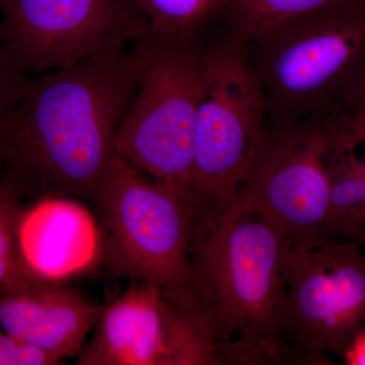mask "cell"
<instances>
[{
	"mask_svg": "<svg viewBox=\"0 0 365 365\" xmlns=\"http://www.w3.org/2000/svg\"><path fill=\"white\" fill-rule=\"evenodd\" d=\"M343 360L346 364L365 365V332L357 338Z\"/></svg>",
	"mask_w": 365,
	"mask_h": 365,
	"instance_id": "20",
	"label": "cell"
},
{
	"mask_svg": "<svg viewBox=\"0 0 365 365\" xmlns=\"http://www.w3.org/2000/svg\"><path fill=\"white\" fill-rule=\"evenodd\" d=\"M30 73L9 59L0 40V127L30 85Z\"/></svg>",
	"mask_w": 365,
	"mask_h": 365,
	"instance_id": "17",
	"label": "cell"
},
{
	"mask_svg": "<svg viewBox=\"0 0 365 365\" xmlns=\"http://www.w3.org/2000/svg\"><path fill=\"white\" fill-rule=\"evenodd\" d=\"M334 0H234L225 21L228 34L248 41L275 24L309 13Z\"/></svg>",
	"mask_w": 365,
	"mask_h": 365,
	"instance_id": "15",
	"label": "cell"
},
{
	"mask_svg": "<svg viewBox=\"0 0 365 365\" xmlns=\"http://www.w3.org/2000/svg\"><path fill=\"white\" fill-rule=\"evenodd\" d=\"M78 365H222L202 327L162 288L134 283L103 307Z\"/></svg>",
	"mask_w": 365,
	"mask_h": 365,
	"instance_id": "10",
	"label": "cell"
},
{
	"mask_svg": "<svg viewBox=\"0 0 365 365\" xmlns=\"http://www.w3.org/2000/svg\"><path fill=\"white\" fill-rule=\"evenodd\" d=\"M205 91L197 114L191 210L193 220L234 207L267 128V103L249 43L228 34L204 48Z\"/></svg>",
	"mask_w": 365,
	"mask_h": 365,
	"instance_id": "6",
	"label": "cell"
},
{
	"mask_svg": "<svg viewBox=\"0 0 365 365\" xmlns=\"http://www.w3.org/2000/svg\"><path fill=\"white\" fill-rule=\"evenodd\" d=\"M330 205L325 240L365 244V135L349 117L326 155Z\"/></svg>",
	"mask_w": 365,
	"mask_h": 365,
	"instance_id": "13",
	"label": "cell"
},
{
	"mask_svg": "<svg viewBox=\"0 0 365 365\" xmlns=\"http://www.w3.org/2000/svg\"><path fill=\"white\" fill-rule=\"evenodd\" d=\"M365 332V256L351 241L292 252L278 364L332 365Z\"/></svg>",
	"mask_w": 365,
	"mask_h": 365,
	"instance_id": "8",
	"label": "cell"
},
{
	"mask_svg": "<svg viewBox=\"0 0 365 365\" xmlns=\"http://www.w3.org/2000/svg\"><path fill=\"white\" fill-rule=\"evenodd\" d=\"M20 197L0 185V285L35 275L26 267L16 240V225L21 210Z\"/></svg>",
	"mask_w": 365,
	"mask_h": 365,
	"instance_id": "16",
	"label": "cell"
},
{
	"mask_svg": "<svg viewBox=\"0 0 365 365\" xmlns=\"http://www.w3.org/2000/svg\"><path fill=\"white\" fill-rule=\"evenodd\" d=\"M103 307L66 281L32 275L0 285V329L62 361L78 356Z\"/></svg>",
	"mask_w": 365,
	"mask_h": 365,
	"instance_id": "11",
	"label": "cell"
},
{
	"mask_svg": "<svg viewBox=\"0 0 365 365\" xmlns=\"http://www.w3.org/2000/svg\"><path fill=\"white\" fill-rule=\"evenodd\" d=\"M137 44L143 52V71L118 129L115 150L134 169L175 190L191 209L196 119L206 83L205 47L198 41L151 30Z\"/></svg>",
	"mask_w": 365,
	"mask_h": 365,
	"instance_id": "5",
	"label": "cell"
},
{
	"mask_svg": "<svg viewBox=\"0 0 365 365\" xmlns=\"http://www.w3.org/2000/svg\"><path fill=\"white\" fill-rule=\"evenodd\" d=\"M16 240L26 267L44 279L66 281L102 260L97 218L71 197H44L21 209Z\"/></svg>",
	"mask_w": 365,
	"mask_h": 365,
	"instance_id": "12",
	"label": "cell"
},
{
	"mask_svg": "<svg viewBox=\"0 0 365 365\" xmlns=\"http://www.w3.org/2000/svg\"><path fill=\"white\" fill-rule=\"evenodd\" d=\"M91 203L102 260L113 272L162 288L201 326L190 258L193 215L175 190L150 181L116 155Z\"/></svg>",
	"mask_w": 365,
	"mask_h": 365,
	"instance_id": "4",
	"label": "cell"
},
{
	"mask_svg": "<svg viewBox=\"0 0 365 365\" xmlns=\"http://www.w3.org/2000/svg\"><path fill=\"white\" fill-rule=\"evenodd\" d=\"M143 63L135 43L32 78L0 127V185L21 200L93 202L116 155Z\"/></svg>",
	"mask_w": 365,
	"mask_h": 365,
	"instance_id": "1",
	"label": "cell"
},
{
	"mask_svg": "<svg viewBox=\"0 0 365 365\" xmlns=\"http://www.w3.org/2000/svg\"><path fill=\"white\" fill-rule=\"evenodd\" d=\"M347 110L353 116L365 114V67L348 97Z\"/></svg>",
	"mask_w": 365,
	"mask_h": 365,
	"instance_id": "19",
	"label": "cell"
},
{
	"mask_svg": "<svg viewBox=\"0 0 365 365\" xmlns=\"http://www.w3.org/2000/svg\"><path fill=\"white\" fill-rule=\"evenodd\" d=\"M267 103V126L347 110L365 67V1L334 0L248 41Z\"/></svg>",
	"mask_w": 365,
	"mask_h": 365,
	"instance_id": "3",
	"label": "cell"
},
{
	"mask_svg": "<svg viewBox=\"0 0 365 365\" xmlns=\"http://www.w3.org/2000/svg\"><path fill=\"white\" fill-rule=\"evenodd\" d=\"M349 113L330 110L295 123L267 126L240 186L237 203L277 228L292 252L327 242L326 155Z\"/></svg>",
	"mask_w": 365,
	"mask_h": 365,
	"instance_id": "7",
	"label": "cell"
},
{
	"mask_svg": "<svg viewBox=\"0 0 365 365\" xmlns=\"http://www.w3.org/2000/svg\"><path fill=\"white\" fill-rule=\"evenodd\" d=\"M364 1H365V0H364Z\"/></svg>",
	"mask_w": 365,
	"mask_h": 365,
	"instance_id": "22",
	"label": "cell"
},
{
	"mask_svg": "<svg viewBox=\"0 0 365 365\" xmlns=\"http://www.w3.org/2000/svg\"><path fill=\"white\" fill-rule=\"evenodd\" d=\"M153 32L198 41L203 32L225 20L234 0H135Z\"/></svg>",
	"mask_w": 365,
	"mask_h": 365,
	"instance_id": "14",
	"label": "cell"
},
{
	"mask_svg": "<svg viewBox=\"0 0 365 365\" xmlns=\"http://www.w3.org/2000/svg\"><path fill=\"white\" fill-rule=\"evenodd\" d=\"M292 256L277 228L239 203L194 220L190 258L200 323L223 364H278Z\"/></svg>",
	"mask_w": 365,
	"mask_h": 365,
	"instance_id": "2",
	"label": "cell"
},
{
	"mask_svg": "<svg viewBox=\"0 0 365 365\" xmlns=\"http://www.w3.org/2000/svg\"><path fill=\"white\" fill-rule=\"evenodd\" d=\"M63 362L0 329V365H59Z\"/></svg>",
	"mask_w": 365,
	"mask_h": 365,
	"instance_id": "18",
	"label": "cell"
},
{
	"mask_svg": "<svg viewBox=\"0 0 365 365\" xmlns=\"http://www.w3.org/2000/svg\"><path fill=\"white\" fill-rule=\"evenodd\" d=\"M0 6L4 51L28 73L122 49L150 31L135 0H0Z\"/></svg>",
	"mask_w": 365,
	"mask_h": 365,
	"instance_id": "9",
	"label": "cell"
},
{
	"mask_svg": "<svg viewBox=\"0 0 365 365\" xmlns=\"http://www.w3.org/2000/svg\"><path fill=\"white\" fill-rule=\"evenodd\" d=\"M352 117L356 128L365 135V114L359 115V116H353L352 115Z\"/></svg>",
	"mask_w": 365,
	"mask_h": 365,
	"instance_id": "21",
	"label": "cell"
}]
</instances>
